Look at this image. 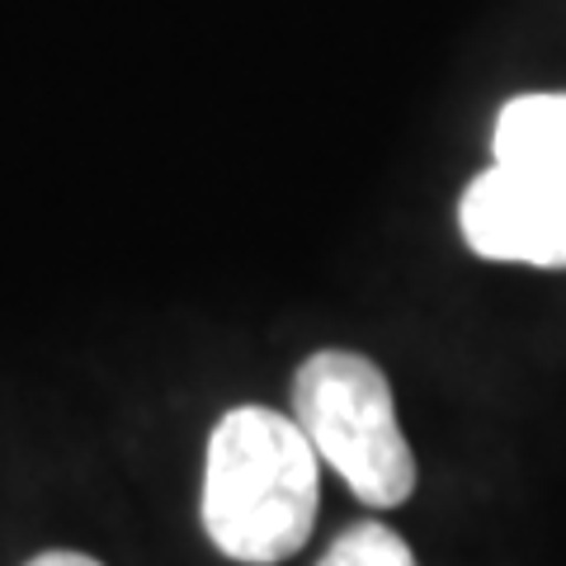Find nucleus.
Here are the masks:
<instances>
[{"instance_id":"obj_6","label":"nucleus","mask_w":566,"mask_h":566,"mask_svg":"<svg viewBox=\"0 0 566 566\" xmlns=\"http://www.w3.org/2000/svg\"><path fill=\"white\" fill-rule=\"evenodd\" d=\"M24 566H104V562L85 557V553H66V547H57V553H39V557L24 562Z\"/></svg>"},{"instance_id":"obj_3","label":"nucleus","mask_w":566,"mask_h":566,"mask_svg":"<svg viewBox=\"0 0 566 566\" xmlns=\"http://www.w3.org/2000/svg\"><path fill=\"white\" fill-rule=\"evenodd\" d=\"M458 232L482 260L566 270V189L486 166L458 199Z\"/></svg>"},{"instance_id":"obj_5","label":"nucleus","mask_w":566,"mask_h":566,"mask_svg":"<svg viewBox=\"0 0 566 566\" xmlns=\"http://www.w3.org/2000/svg\"><path fill=\"white\" fill-rule=\"evenodd\" d=\"M316 566H420V562L392 524L364 520V524H349Z\"/></svg>"},{"instance_id":"obj_4","label":"nucleus","mask_w":566,"mask_h":566,"mask_svg":"<svg viewBox=\"0 0 566 566\" xmlns=\"http://www.w3.org/2000/svg\"><path fill=\"white\" fill-rule=\"evenodd\" d=\"M491 166L566 189V91L515 95L495 114Z\"/></svg>"},{"instance_id":"obj_2","label":"nucleus","mask_w":566,"mask_h":566,"mask_svg":"<svg viewBox=\"0 0 566 566\" xmlns=\"http://www.w3.org/2000/svg\"><path fill=\"white\" fill-rule=\"evenodd\" d=\"M293 420L340 482L374 510H397L416 495V449L397 420V397L382 368L354 349H316L293 374Z\"/></svg>"},{"instance_id":"obj_1","label":"nucleus","mask_w":566,"mask_h":566,"mask_svg":"<svg viewBox=\"0 0 566 566\" xmlns=\"http://www.w3.org/2000/svg\"><path fill=\"white\" fill-rule=\"evenodd\" d=\"M322 458L289 411L232 406L203 453V534L227 562L279 566L312 538Z\"/></svg>"}]
</instances>
